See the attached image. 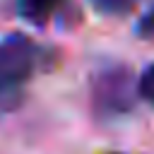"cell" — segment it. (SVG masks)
Masks as SVG:
<instances>
[{
	"label": "cell",
	"instance_id": "obj_4",
	"mask_svg": "<svg viewBox=\"0 0 154 154\" xmlns=\"http://www.w3.org/2000/svg\"><path fill=\"white\" fill-rule=\"evenodd\" d=\"M99 14H106V17H125L130 14L142 0H87Z\"/></svg>",
	"mask_w": 154,
	"mask_h": 154
},
{
	"label": "cell",
	"instance_id": "obj_7",
	"mask_svg": "<svg viewBox=\"0 0 154 154\" xmlns=\"http://www.w3.org/2000/svg\"><path fill=\"white\" fill-rule=\"evenodd\" d=\"M135 34H137L140 38L154 41V5L140 14V19L135 22Z\"/></svg>",
	"mask_w": 154,
	"mask_h": 154
},
{
	"label": "cell",
	"instance_id": "obj_5",
	"mask_svg": "<svg viewBox=\"0 0 154 154\" xmlns=\"http://www.w3.org/2000/svg\"><path fill=\"white\" fill-rule=\"evenodd\" d=\"M24 101V89L17 84H0V118L17 111Z\"/></svg>",
	"mask_w": 154,
	"mask_h": 154
},
{
	"label": "cell",
	"instance_id": "obj_3",
	"mask_svg": "<svg viewBox=\"0 0 154 154\" xmlns=\"http://www.w3.org/2000/svg\"><path fill=\"white\" fill-rule=\"evenodd\" d=\"M63 0H17V12L24 22L34 26H46L51 17L60 10Z\"/></svg>",
	"mask_w": 154,
	"mask_h": 154
},
{
	"label": "cell",
	"instance_id": "obj_2",
	"mask_svg": "<svg viewBox=\"0 0 154 154\" xmlns=\"http://www.w3.org/2000/svg\"><path fill=\"white\" fill-rule=\"evenodd\" d=\"M41 48L22 31L5 34L0 38V84L22 87L41 65Z\"/></svg>",
	"mask_w": 154,
	"mask_h": 154
},
{
	"label": "cell",
	"instance_id": "obj_8",
	"mask_svg": "<svg viewBox=\"0 0 154 154\" xmlns=\"http://www.w3.org/2000/svg\"><path fill=\"white\" fill-rule=\"evenodd\" d=\"M113 154H120V152H113Z\"/></svg>",
	"mask_w": 154,
	"mask_h": 154
},
{
	"label": "cell",
	"instance_id": "obj_6",
	"mask_svg": "<svg viewBox=\"0 0 154 154\" xmlns=\"http://www.w3.org/2000/svg\"><path fill=\"white\" fill-rule=\"evenodd\" d=\"M137 96L154 106V63H149L137 77Z\"/></svg>",
	"mask_w": 154,
	"mask_h": 154
},
{
	"label": "cell",
	"instance_id": "obj_1",
	"mask_svg": "<svg viewBox=\"0 0 154 154\" xmlns=\"http://www.w3.org/2000/svg\"><path fill=\"white\" fill-rule=\"evenodd\" d=\"M137 77L128 65H103L91 77V108L101 118H120L135 108Z\"/></svg>",
	"mask_w": 154,
	"mask_h": 154
}]
</instances>
